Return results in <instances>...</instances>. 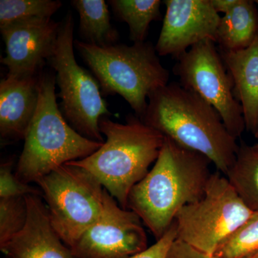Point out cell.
Here are the masks:
<instances>
[{
  "label": "cell",
  "instance_id": "17",
  "mask_svg": "<svg viewBox=\"0 0 258 258\" xmlns=\"http://www.w3.org/2000/svg\"><path fill=\"white\" fill-rule=\"evenodd\" d=\"M71 5L79 15V32L83 42L98 47L117 44L119 33L111 23L104 0H73Z\"/></svg>",
  "mask_w": 258,
  "mask_h": 258
},
{
  "label": "cell",
  "instance_id": "24",
  "mask_svg": "<svg viewBox=\"0 0 258 258\" xmlns=\"http://www.w3.org/2000/svg\"><path fill=\"white\" fill-rule=\"evenodd\" d=\"M176 239V225L174 221L165 235L157 240L155 244H152L143 252L129 258H166L168 251Z\"/></svg>",
  "mask_w": 258,
  "mask_h": 258
},
{
  "label": "cell",
  "instance_id": "1",
  "mask_svg": "<svg viewBox=\"0 0 258 258\" xmlns=\"http://www.w3.org/2000/svg\"><path fill=\"white\" fill-rule=\"evenodd\" d=\"M211 164L203 154L165 137L152 169L129 192L127 209L159 240L181 209L203 198Z\"/></svg>",
  "mask_w": 258,
  "mask_h": 258
},
{
  "label": "cell",
  "instance_id": "29",
  "mask_svg": "<svg viewBox=\"0 0 258 258\" xmlns=\"http://www.w3.org/2000/svg\"><path fill=\"white\" fill-rule=\"evenodd\" d=\"M253 135L256 139H258V130L253 134Z\"/></svg>",
  "mask_w": 258,
  "mask_h": 258
},
{
  "label": "cell",
  "instance_id": "10",
  "mask_svg": "<svg viewBox=\"0 0 258 258\" xmlns=\"http://www.w3.org/2000/svg\"><path fill=\"white\" fill-rule=\"evenodd\" d=\"M140 217L104 189L101 216L71 247L76 258H129L148 248Z\"/></svg>",
  "mask_w": 258,
  "mask_h": 258
},
{
  "label": "cell",
  "instance_id": "23",
  "mask_svg": "<svg viewBox=\"0 0 258 258\" xmlns=\"http://www.w3.org/2000/svg\"><path fill=\"white\" fill-rule=\"evenodd\" d=\"M13 161L8 160L2 163L0 166V198L26 197L30 195L42 198L41 190L19 179L13 172Z\"/></svg>",
  "mask_w": 258,
  "mask_h": 258
},
{
  "label": "cell",
  "instance_id": "15",
  "mask_svg": "<svg viewBox=\"0 0 258 258\" xmlns=\"http://www.w3.org/2000/svg\"><path fill=\"white\" fill-rule=\"evenodd\" d=\"M220 53L242 106L246 131L254 134L258 130V35L247 48Z\"/></svg>",
  "mask_w": 258,
  "mask_h": 258
},
{
  "label": "cell",
  "instance_id": "16",
  "mask_svg": "<svg viewBox=\"0 0 258 258\" xmlns=\"http://www.w3.org/2000/svg\"><path fill=\"white\" fill-rule=\"evenodd\" d=\"M258 35V8L252 0H238L220 19L216 44L220 51L234 52L247 48Z\"/></svg>",
  "mask_w": 258,
  "mask_h": 258
},
{
  "label": "cell",
  "instance_id": "5",
  "mask_svg": "<svg viewBox=\"0 0 258 258\" xmlns=\"http://www.w3.org/2000/svg\"><path fill=\"white\" fill-rule=\"evenodd\" d=\"M74 45L94 75L102 96L119 95L141 120L149 96L169 83L170 73L152 42L98 47L76 40Z\"/></svg>",
  "mask_w": 258,
  "mask_h": 258
},
{
  "label": "cell",
  "instance_id": "12",
  "mask_svg": "<svg viewBox=\"0 0 258 258\" xmlns=\"http://www.w3.org/2000/svg\"><path fill=\"white\" fill-rule=\"evenodd\" d=\"M60 22L52 19L20 22L0 28L6 46L1 62L8 76H36L42 71L57 42Z\"/></svg>",
  "mask_w": 258,
  "mask_h": 258
},
{
  "label": "cell",
  "instance_id": "20",
  "mask_svg": "<svg viewBox=\"0 0 258 258\" xmlns=\"http://www.w3.org/2000/svg\"><path fill=\"white\" fill-rule=\"evenodd\" d=\"M61 7L59 0H1L0 28L20 22L51 19Z\"/></svg>",
  "mask_w": 258,
  "mask_h": 258
},
{
  "label": "cell",
  "instance_id": "18",
  "mask_svg": "<svg viewBox=\"0 0 258 258\" xmlns=\"http://www.w3.org/2000/svg\"><path fill=\"white\" fill-rule=\"evenodd\" d=\"M244 205L258 211V152L242 142L233 165L225 175Z\"/></svg>",
  "mask_w": 258,
  "mask_h": 258
},
{
  "label": "cell",
  "instance_id": "30",
  "mask_svg": "<svg viewBox=\"0 0 258 258\" xmlns=\"http://www.w3.org/2000/svg\"><path fill=\"white\" fill-rule=\"evenodd\" d=\"M254 2H255L256 5H257V6L258 8V0H256V1H254Z\"/></svg>",
  "mask_w": 258,
  "mask_h": 258
},
{
  "label": "cell",
  "instance_id": "2",
  "mask_svg": "<svg viewBox=\"0 0 258 258\" xmlns=\"http://www.w3.org/2000/svg\"><path fill=\"white\" fill-rule=\"evenodd\" d=\"M144 123L181 147L203 154L226 175L239 144L218 112L179 83L169 82L149 96Z\"/></svg>",
  "mask_w": 258,
  "mask_h": 258
},
{
  "label": "cell",
  "instance_id": "28",
  "mask_svg": "<svg viewBox=\"0 0 258 258\" xmlns=\"http://www.w3.org/2000/svg\"><path fill=\"white\" fill-rule=\"evenodd\" d=\"M253 147L254 149H255V150H257L258 152V143L254 144V145L252 146Z\"/></svg>",
  "mask_w": 258,
  "mask_h": 258
},
{
  "label": "cell",
  "instance_id": "21",
  "mask_svg": "<svg viewBox=\"0 0 258 258\" xmlns=\"http://www.w3.org/2000/svg\"><path fill=\"white\" fill-rule=\"evenodd\" d=\"M257 249L258 211H255L226 239L215 254L220 258H244Z\"/></svg>",
  "mask_w": 258,
  "mask_h": 258
},
{
  "label": "cell",
  "instance_id": "7",
  "mask_svg": "<svg viewBox=\"0 0 258 258\" xmlns=\"http://www.w3.org/2000/svg\"><path fill=\"white\" fill-rule=\"evenodd\" d=\"M37 184L54 229L71 248L101 216L104 188L88 171L71 163L59 166Z\"/></svg>",
  "mask_w": 258,
  "mask_h": 258
},
{
  "label": "cell",
  "instance_id": "11",
  "mask_svg": "<svg viewBox=\"0 0 258 258\" xmlns=\"http://www.w3.org/2000/svg\"><path fill=\"white\" fill-rule=\"evenodd\" d=\"M166 14L155 47L159 56L177 59L200 42L216 43L220 16L211 0H164Z\"/></svg>",
  "mask_w": 258,
  "mask_h": 258
},
{
  "label": "cell",
  "instance_id": "25",
  "mask_svg": "<svg viewBox=\"0 0 258 258\" xmlns=\"http://www.w3.org/2000/svg\"><path fill=\"white\" fill-rule=\"evenodd\" d=\"M166 258H220L191 247L179 240H175L168 251Z\"/></svg>",
  "mask_w": 258,
  "mask_h": 258
},
{
  "label": "cell",
  "instance_id": "9",
  "mask_svg": "<svg viewBox=\"0 0 258 258\" xmlns=\"http://www.w3.org/2000/svg\"><path fill=\"white\" fill-rule=\"evenodd\" d=\"M176 60L173 73L179 84L213 107L228 132L237 139L240 137L246 131L242 106L216 43L200 42Z\"/></svg>",
  "mask_w": 258,
  "mask_h": 258
},
{
  "label": "cell",
  "instance_id": "13",
  "mask_svg": "<svg viewBox=\"0 0 258 258\" xmlns=\"http://www.w3.org/2000/svg\"><path fill=\"white\" fill-rule=\"evenodd\" d=\"M28 218L23 230L0 249L9 258H76L51 222L42 197H25Z\"/></svg>",
  "mask_w": 258,
  "mask_h": 258
},
{
  "label": "cell",
  "instance_id": "19",
  "mask_svg": "<svg viewBox=\"0 0 258 258\" xmlns=\"http://www.w3.org/2000/svg\"><path fill=\"white\" fill-rule=\"evenodd\" d=\"M160 0H109L115 18L128 25L134 43L146 42L149 26L161 18Z\"/></svg>",
  "mask_w": 258,
  "mask_h": 258
},
{
  "label": "cell",
  "instance_id": "4",
  "mask_svg": "<svg viewBox=\"0 0 258 258\" xmlns=\"http://www.w3.org/2000/svg\"><path fill=\"white\" fill-rule=\"evenodd\" d=\"M55 84L54 75L39 74L38 105L15 171L26 184H37L59 166L91 155L103 144L83 137L68 123L57 105Z\"/></svg>",
  "mask_w": 258,
  "mask_h": 258
},
{
  "label": "cell",
  "instance_id": "22",
  "mask_svg": "<svg viewBox=\"0 0 258 258\" xmlns=\"http://www.w3.org/2000/svg\"><path fill=\"white\" fill-rule=\"evenodd\" d=\"M27 218L25 197L0 198V246L23 230Z\"/></svg>",
  "mask_w": 258,
  "mask_h": 258
},
{
  "label": "cell",
  "instance_id": "26",
  "mask_svg": "<svg viewBox=\"0 0 258 258\" xmlns=\"http://www.w3.org/2000/svg\"><path fill=\"white\" fill-rule=\"evenodd\" d=\"M214 8L217 13L224 15L230 12L237 5L238 0H211Z\"/></svg>",
  "mask_w": 258,
  "mask_h": 258
},
{
  "label": "cell",
  "instance_id": "14",
  "mask_svg": "<svg viewBox=\"0 0 258 258\" xmlns=\"http://www.w3.org/2000/svg\"><path fill=\"white\" fill-rule=\"evenodd\" d=\"M39 74L7 75L0 83V135L4 140L25 139L39 101Z\"/></svg>",
  "mask_w": 258,
  "mask_h": 258
},
{
  "label": "cell",
  "instance_id": "6",
  "mask_svg": "<svg viewBox=\"0 0 258 258\" xmlns=\"http://www.w3.org/2000/svg\"><path fill=\"white\" fill-rule=\"evenodd\" d=\"M74 20L68 13L60 22L57 42L47 62L55 71L60 110L68 123L83 137L103 143L102 117L111 115L98 81L78 64L74 53Z\"/></svg>",
  "mask_w": 258,
  "mask_h": 258
},
{
  "label": "cell",
  "instance_id": "3",
  "mask_svg": "<svg viewBox=\"0 0 258 258\" xmlns=\"http://www.w3.org/2000/svg\"><path fill=\"white\" fill-rule=\"evenodd\" d=\"M99 128L106 137L103 145L88 157L69 163L88 171L127 209L129 192L157 161L165 137L137 115H129L125 123L102 117Z\"/></svg>",
  "mask_w": 258,
  "mask_h": 258
},
{
  "label": "cell",
  "instance_id": "27",
  "mask_svg": "<svg viewBox=\"0 0 258 258\" xmlns=\"http://www.w3.org/2000/svg\"><path fill=\"white\" fill-rule=\"evenodd\" d=\"M244 258H258V249L255 252H252V253L246 256Z\"/></svg>",
  "mask_w": 258,
  "mask_h": 258
},
{
  "label": "cell",
  "instance_id": "8",
  "mask_svg": "<svg viewBox=\"0 0 258 258\" xmlns=\"http://www.w3.org/2000/svg\"><path fill=\"white\" fill-rule=\"evenodd\" d=\"M221 172L212 173L205 195L176 215V240L210 254L252 214Z\"/></svg>",
  "mask_w": 258,
  "mask_h": 258
}]
</instances>
